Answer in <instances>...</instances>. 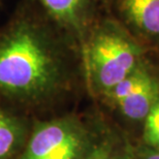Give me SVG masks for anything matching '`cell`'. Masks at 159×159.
I'll list each match as a JSON object with an SVG mask.
<instances>
[{"instance_id":"obj_8","label":"cell","mask_w":159,"mask_h":159,"mask_svg":"<svg viewBox=\"0 0 159 159\" xmlns=\"http://www.w3.org/2000/svg\"><path fill=\"white\" fill-rule=\"evenodd\" d=\"M95 139L94 133L84 124L64 144L39 159H83L90 150Z\"/></svg>"},{"instance_id":"obj_11","label":"cell","mask_w":159,"mask_h":159,"mask_svg":"<svg viewBox=\"0 0 159 159\" xmlns=\"http://www.w3.org/2000/svg\"><path fill=\"white\" fill-rule=\"evenodd\" d=\"M129 152L134 159H159V151L154 150L146 145L129 150Z\"/></svg>"},{"instance_id":"obj_4","label":"cell","mask_w":159,"mask_h":159,"mask_svg":"<svg viewBox=\"0 0 159 159\" xmlns=\"http://www.w3.org/2000/svg\"><path fill=\"white\" fill-rule=\"evenodd\" d=\"M81 48L104 11L99 0H31Z\"/></svg>"},{"instance_id":"obj_2","label":"cell","mask_w":159,"mask_h":159,"mask_svg":"<svg viewBox=\"0 0 159 159\" xmlns=\"http://www.w3.org/2000/svg\"><path fill=\"white\" fill-rule=\"evenodd\" d=\"M149 51L112 15L103 12L82 50L87 90L98 99L131 74Z\"/></svg>"},{"instance_id":"obj_5","label":"cell","mask_w":159,"mask_h":159,"mask_svg":"<svg viewBox=\"0 0 159 159\" xmlns=\"http://www.w3.org/2000/svg\"><path fill=\"white\" fill-rule=\"evenodd\" d=\"M109 14L148 50H158L159 0H113Z\"/></svg>"},{"instance_id":"obj_6","label":"cell","mask_w":159,"mask_h":159,"mask_svg":"<svg viewBox=\"0 0 159 159\" xmlns=\"http://www.w3.org/2000/svg\"><path fill=\"white\" fill-rule=\"evenodd\" d=\"M84 123L72 114L39 120L31 127L23 150L15 159H39L71 138Z\"/></svg>"},{"instance_id":"obj_10","label":"cell","mask_w":159,"mask_h":159,"mask_svg":"<svg viewBox=\"0 0 159 159\" xmlns=\"http://www.w3.org/2000/svg\"><path fill=\"white\" fill-rule=\"evenodd\" d=\"M145 145L159 151V100L144 120Z\"/></svg>"},{"instance_id":"obj_9","label":"cell","mask_w":159,"mask_h":159,"mask_svg":"<svg viewBox=\"0 0 159 159\" xmlns=\"http://www.w3.org/2000/svg\"><path fill=\"white\" fill-rule=\"evenodd\" d=\"M120 151L117 147L116 139L112 136H96L90 150L83 159H117Z\"/></svg>"},{"instance_id":"obj_12","label":"cell","mask_w":159,"mask_h":159,"mask_svg":"<svg viewBox=\"0 0 159 159\" xmlns=\"http://www.w3.org/2000/svg\"><path fill=\"white\" fill-rule=\"evenodd\" d=\"M99 1H100V4H101V6H102V8H103L104 12L109 14L113 0H99Z\"/></svg>"},{"instance_id":"obj_13","label":"cell","mask_w":159,"mask_h":159,"mask_svg":"<svg viewBox=\"0 0 159 159\" xmlns=\"http://www.w3.org/2000/svg\"><path fill=\"white\" fill-rule=\"evenodd\" d=\"M117 159H134L132 157V155L130 154V152L129 150L128 151H126V152H120L119 155H118V157H117Z\"/></svg>"},{"instance_id":"obj_3","label":"cell","mask_w":159,"mask_h":159,"mask_svg":"<svg viewBox=\"0 0 159 159\" xmlns=\"http://www.w3.org/2000/svg\"><path fill=\"white\" fill-rule=\"evenodd\" d=\"M98 100L127 120L144 121L159 100V72L146 57L131 74Z\"/></svg>"},{"instance_id":"obj_15","label":"cell","mask_w":159,"mask_h":159,"mask_svg":"<svg viewBox=\"0 0 159 159\" xmlns=\"http://www.w3.org/2000/svg\"><path fill=\"white\" fill-rule=\"evenodd\" d=\"M158 49H159V48H158Z\"/></svg>"},{"instance_id":"obj_14","label":"cell","mask_w":159,"mask_h":159,"mask_svg":"<svg viewBox=\"0 0 159 159\" xmlns=\"http://www.w3.org/2000/svg\"><path fill=\"white\" fill-rule=\"evenodd\" d=\"M2 2H3V0H0V7H1V4H2Z\"/></svg>"},{"instance_id":"obj_1","label":"cell","mask_w":159,"mask_h":159,"mask_svg":"<svg viewBox=\"0 0 159 159\" xmlns=\"http://www.w3.org/2000/svg\"><path fill=\"white\" fill-rule=\"evenodd\" d=\"M85 86L82 51L31 0L0 24V106L23 115L57 110Z\"/></svg>"},{"instance_id":"obj_7","label":"cell","mask_w":159,"mask_h":159,"mask_svg":"<svg viewBox=\"0 0 159 159\" xmlns=\"http://www.w3.org/2000/svg\"><path fill=\"white\" fill-rule=\"evenodd\" d=\"M21 113L0 106V159L16 158L23 150L31 127Z\"/></svg>"}]
</instances>
